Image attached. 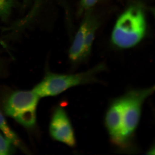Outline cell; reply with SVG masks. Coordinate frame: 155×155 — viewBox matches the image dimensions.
<instances>
[{"instance_id":"1","label":"cell","mask_w":155,"mask_h":155,"mask_svg":"<svg viewBox=\"0 0 155 155\" xmlns=\"http://www.w3.org/2000/svg\"><path fill=\"white\" fill-rule=\"evenodd\" d=\"M155 91V86L148 88L131 90L118 98V117L120 130L118 150L129 151L141 115L143 104Z\"/></svg>"},{"instance_id":"2","label":"cell","mask_w":155,"mask_h":155,"mask_svg":"<svg viewBox=\"0 0 155 155\" xmlns=\"http://www.w3.org/2000/svg\"><path fill=\"white\" fill-rule=\"evenodd\" d=\"M146 29L143 10L136 6L130 7L116 21L111 34L112 43L124 49L132 48L142 40Z\"/></svg>"},{"instance_id":"3","label":"cell","mask_w":155,"mask_h":155,"mask_svg":"<svg viewBox=\"0 0 155 155\" xmlns=\"http://www.w3.org/2000/svg\"><path fill=\"white\" fill-rule=\"evenodd\" d=\"M103 69L99 65L84 72L69 74L48 71L32 90L40 98L57 96L71 87L97 82L96 75Z\"/></svg>"},{"instance_id":"4","label":"cell","mask_w":155,"mask_h":155,"mask_svg":"<svg viewBox=\"0 0 155 155\" xmlns=\"http://www.w3.org/2000/svg\"><path fill=\"white\" fill-rule=\"evenodd\" d=\"M40 98L33 90L15 91L4 102L3 111L23 127L32 128L36 124V110Z\"/></svg>"},{"instance_id":"5","label":"cell","mask_w":155,"mask_h":155,"mask_svg":"<svg viewBox=\"0 0 155 155\" xmlns=\"http://www.w3.org/2000/svg\"><path fill=\"white\" fill-rule=\"evenodd\" d=\"M83 17L68 52L69 58L73 65L83 62L90 55L98 21L89 10Z\"/></svg>"},{"instance_id":"6","label":"cell","mask_w":155,"mask_h":155,"mask_svg":"<svg viewBox=\"0 0 155 155\" xmlns=\"http://www.w3.org/2000/svg\"><path fill=\"white\" fill-rule=\"evenodd\" d=\"M52 138L71 147L76 144L73 129L66 112L58 107L54 110L49 125Z\"/></svg>"},{"instance_id":"7","label":"cell","mask_w":155,"mask_h":155,"mask_svg":"<svg viewBox=\"0 0 155 155\" xmlns=\"http://www.w3.org/2000/svg\"><path fill=\"white\" fill-rule=\"evenodd\" d=\"M0 132L6 137L10 140L15 147L22 148L24 150L22 144L19 138L6 121L5 118L2 112L0 111Z\"/></svg>"},{"instance_id":"8","label":"cell","mask_w":155,"mask_h":155,"mask_svg":"<svg viewBox=\"0 0 155 155\" xmlns=\"http://www.w3.org/2000/svg\"><path fill=\"white\" fill-rule=\"evenodd\" d=\"M13 143L0 132V155H9L14 152Z\"/></svg>"},{"instance_id":"9","label":"cell","mask_w":155,"mask_h":155,"mask_svg":"<svg viewBox=\"0 0 155 155\" xmlns=\"http://www.w3.org/2000/svg\"><path fill=\"white\" fill-rule=\"evenodd\" d=\"M14 0H0V18L7 20L14 5Z\"/></svg>"},{"instance_id":"10","label":"cell","mask_w":155,"mask_h":155,"mask_svg":"<svg viewBox=\"0 0 155 155\" xmlns=\"http://www.w3.org/2000/svg\"><path fill=\"white\" fill-rule=\"evenodd\" d=\"M100 0H81L78 15H81L85 11L89 10Z\"/></svg>"},{"instance_id":"11","label":"cell","mask_w":155,"mask_h":155,"mask_svg":"<svg viewBox=\"0 0 155 155\" xmlns=\"http://www.w3.org/2000/svg\"><path fill=\"white\" fill-rule=\"evenodd\" d=\"M147 152L148 153V154H155V144L153 145Z\"/></svg>"},{"instance_id":"12","label":"cell","mask_w":155,"mask_h":155,"mask_svg":"<svg viewBox=\"0 0 155 155\" xmlns=\"http://www.w3.org/2000/svg\"><path fill=\"white\" fill-rule=\"evenodd\" d=\"M0 45L2 46L3 48H6V49L8 48V46L7 44L1 38H0Z\"/></svg>"},{"instance_id":"13","label":"cell","mask_w":155,"mask_h":155,"mask_svg":"<svg viewBox=\"0 0 155 155\" xmlns=\"http://www.w3.org/2000/svg\"><path fill=\"white\" fill-rule=\"evenodd\" d=\"M28 1V0H25V2H26Z\"/></svg>"},{"instance_id":"14","label":"cell","mask_w":155,"mask_h":155,"mask_svg":"<svg viewBox=\"0 0 155 155\" xmlns=\"http://www.w3.org/2000/svg\"></svg>"}]
</instances>
